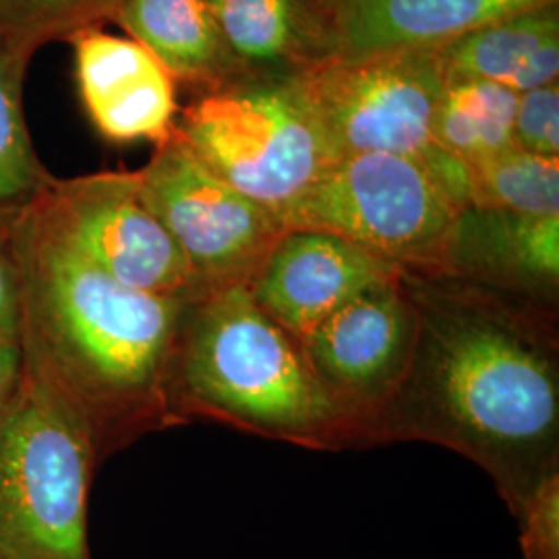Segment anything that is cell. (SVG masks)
Wrapping results in <instances>:
<instances>
[{"label": "cell", "mask_w": 559, "mask_h": 559, "mask_svg": "<svg viewBox=\"0 0 559 559\" xmlns=\"http://www.w3.org/2000/svg\"><path fill=\"white\" fill-rule=\"evenodd\" d=\"M122 0H0V36L41 48L112 20Z\"/></svg>", "instance_id": "44dd1931"}, {"label": "cell", "mask_w": 559, "mask_h": 559, "mask_svg": "<svg viewBox=\"0 0 559 559\" xmlns=\"http://www.w3.org/2000/svg\"><path fill=\"white\" fill-rule=\"evenodd\" d=\"M27 207L120 284L187 302L205 297L177 242L141 201L138 170L55 177Z\"/></svg>", "instance_id": "9c48e42d"}, {"label": "cell", "mask_w": 559, "mask_h": 559, "mask_svg": "<svg viewBox=\"0 0 559 559\" xmlns=\"http://www.w3.org/2000/svg\"><path fill=\"white\" fill-rule=\"evenodd\" d=\"M558 0H328V57L438 50L491 21Z\"/></svg>", "instance_id": "5bb4252c"}, {"label": "cell", "mask_w": 559, "mask_h": 559, "mask_svg": "<svg viewBox=\"0 0 559 559\" xmlns=\"http://www.w3.org/2000/svg\"><path fill=\"white\" fill-rule=\"evenodd\" d=\"M0 226L20 267L25 367L80 411L100 459L177 425L168 380L189 302L120 284L27 205Z\"/></svg>", "instance_id": "7a4b0ae2"}, {"label": "cell", "mask_w": 559, "mask_h": 559, "mask_svg": "<svg viewBox=\"0 0 559 559\" xmlns=\"http://www.w3.org/2000/svg\"><path fill=\"white\" fill-rule=\"evenodd\" d=\"M0 342L21 344L20 267L0 226Z\"/></svg>", "instance_id": "cb8c5ba5"}, {"label": "cell", "mask_w": 559, "mask_h": 559, "mask_svg": "<svg viewBox=\"0 0 559 559\" xmlns=\"http://www.w3.org/2000/svg\"><path fill=\"white\" fill-rule=\"evenodd\" d=\"M404 282L415 342L367 443L448 445L487 471L514 512L559 471L556 305L445 274Z\"/></svg>", "instance_id": "6da1fadb"}, {"label": "cell", "mask_w": 559, "mask_h": 559, "mask_svg": "<svg viewBox=\"0 0 559 559\" xmlns=\"http://www.w3.org/2000/svg\"><path fill=\"white\" fill-rule=\"evenodd\" d=\"M110 21L152 52L175 81L207 90L245 73L207 0H122Z\"/></svg>", "instance_id": "e0dca14e"}, {"label": "cell", "mask_w": 559, "mask_h": 559, "mask_svg": "<svg viewBox=\"0 0 559 559\" xmlns=\"http://www.w3.org/2000/svg\"><path fill=\"white\" fill-rule=\"evenodd\" d=\"M519 94L491 81L445 78L433 140L466 166L514 145Z\"/></svg>", "instance_id": "ac0fdd59"}, {"label": "cell", "mask_w": 559, "mask_h": 559, "mask_svg": "<svg viewBox=\"0 0 559 559\" xmlns=\"http://www.w3.org/2000/svg\"><path fill=\"white\" fill-rule=\"evenodd\" d=\"M100 462L80 411L25 367L0 411V559H92L87 512Z\"/></svg>", "instance_id": "277c9868"}, {"label": "cell", "mask_w": 559, "mask_h": 559, "mask_svg": "<svg viewBox=\"0 0 559 559\" xmlns=\"http://www.w3.org/2000/svg\"><path fill=\"white\" fill-rule=\"evenodd\" d=\"M402 272L336 235L290 228L247 288L267 318L302 342L344 305Z\"/></svg>", "instance_id": "8fae6325"}, {"label": "cell", "mask_w": 559, "mask_h": 559, "mask_svg": "<svg viewBox=\"0 0 559 559\" xmlns=\"http://www.w3.org/2000/svg\"><path fill=\"white\" fill-rule=\"evenodd\" d=\"M140 198L191 265L203 295L249 286L286 226L214 175L180 138L138 170Z\"/></svg>", "instance_id": "ba28073f"}, {"label": "cell", "mask_w": 559, "mask_h": 559, "mask_svg": "<svg viewBox=\"0 0 559 559\" xmlns=\"http://www.w3.org/2000/svg\"><path fill=\"white\" fill-rule=\"evenodd\" d=\"M415 325L402 272L344 305L300 342L321 381L357 420L360 445L406 371Z\"/></svg>", "instance_id": "30bf717a"}, {"label": "cell", "mask_w": 559, "mask_h": 559, "mask_svg": "<svg viewBox=\"0 0 559 559\" xmlns=\"http://www.w3.org/2000/svg\"><path fill=\"white\" fill-rule=\"evenodd\" d=\"M514 145L540 158L559 160L558 81L519 94Z\"/></svg>", "instance_id": "603a6c76"}, {"label": "cell", "mask_w": 559, "mask_h": 559, "mask_svg": "<svg viewBox=\"0 0 559 559\" xmlns=\"http://www.w3.org/2000/svg\"><path fill=\"white\" fill-rule=\"evenodd\" d=\"M25 360L21 344L0 342V411L13 399L23 378Z\"/></svg>", "instance_id": "d4e9b609"}, {"label": "cell", "mask_w": 559, "mask_h": 559, "mask_svg": "<svg viewBox=\"0 0 559 559\" xmlns=\"http://www.w3.org/2000/svg\"><path fill=\"white\" fill-rule=\"evenodd\" d=\"M288 78L338 158H415L459 210L471 207L468 166L433 140V119L445 85L438 50L323 59Z\"/></svg>", "instance_id": "5b68a950"}, {"label": "cell", "mask_w": 559, "mask_h": 559, "mask_svg": "<svg viewBox=\"0 0 559 559\" xmlns=\"http://www.w3.org/2000/svg\"><path fill=\"white\" fill-rule=\"evenodd\" d=\"M75 52L81 102L104 140H168L177 129V81L131 38L81 29L69 40Z\"/></svg>", "instance_id": "7c38bea8"}, {"label": "cell", "mask_w": 559, "mask_h": 559, "mask_svg": "<svg viewBox=\"0 0 559 559\" xmlns=\"http://www.w3.org/2000/svg\"><path fill=\"white\" fill-rule=\"evenodd\" d=\"M459 212L423 162L348 154L293 205L284 226L330 233L408 274L438 276Z\"/></svg>", "instance_id": "52a82bcc"}, {"label": "cell", "mask_w": 559, "mask_h": 559, "mask_svg": "<svg viewBox=\"0 0 559 559\" xmlns=\"http://www.w3.org/2000/svg\"><path fill=\"white\" fill-rule=\"evenodd\" d=\"M441 274L558 305L559 216L466 207L452 226Z\"/></svg>", "instance_id": "4fadbf2b"}, {"label": "cell", "mask_w": 559, "mask_h": 559, "mask_svg": "<svg viewBox=\"0 0 559 559\" xmlns=\"http://www.w3.org/2000/svg\"><path fill=\"white\" fill-rule=\"evenodd\" d=\"M245 73L293 75L328 57V0H207Z\"/></svg>", "instance_id": "9a60e30c"}, {"label": "cell", "mask_w": 559, "mask_h": 559, "mask_svg": "<svg viewBox=\"0 0 559 559\" xmlns=\"http://www.w3.org/2000/svg\"><path fill=\"white\" fill-rule=\"evenodd\" d=\"M36 52L0 36V212L32 203L55 180L36 154L23 112L25 73Z\"/></svg>", "instance_id": "d6986e66"}, {"label": "cell", "mask_w": 559, "mask_h": 559, "mask_svg": "<svg viewBox=\"0 0 559 559\" xmlns=\"http://www.w3.org/2000/svg\"><path fill=\"white\" fill-rule=\"evenodd\" d=\"M445 78L491 81L516 94L559 78V9L547 4L491 21L438 48Z\"/></svg>", "instance_id": "2e32d148"}, {"label": "cell", "mask_w": 559, "mask_h": 559, "mask_svg": "<svg viewBox=\"0 0 559 559\" xmlns=\"http://www.w3.org/2000/svg\"><path fill=\"white\" fill-rule=\"evenodd\" d=\"M514 516L522 559H559V471L520 501Z\"/></svg>", "instance_id": "7402d4cb"}, {"label": "cell", "mask_w": 559, "mask_h": 559, "mask_svg": "<svg viewBox=\"0 0 559 559\" xmlns=\"http://www.w3.org/2000/svg\"><path fill=\"white\" fill-rule=\"evenodd\" d=\"M177 129L214 175L282 224L338 160L288 75L242 73L207 87Z\"/></svg>", "instance_id": "8992f818"}, {"label": "cell", "mask_w": 559, "mask_h": 559, "mask_svg": "<svg viewBox=\"0 0 559 559\" xmlns=\"http://www.w3.org/2000/svg\"><path fill=\"white\" fill-rule=\"evenodd\" d=\"M168 402L177 425L218 420L313 450L360 445L357 420L321 381L300 340L267 318L247 286L187 305Z\"/></svg>", "instance_id": "3957f363"}, {"label": "cell", "mask_w": 559, "mask_h": 559, "mask_svg": "<svg viewBox=\"0 0 559 559\" xmlns=\"http://www.w3.org/2000/svg\"><path fill=\"white\" fill-rule=\"evenodd\" d=\"M471 207L524 216H559V160L516 145L468 164Z\"/></svg>", "instance_id": "ffe728a7"}]
</instances>
